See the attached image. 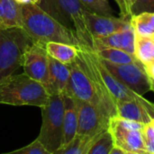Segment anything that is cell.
Listing matches in <instances>:
<instances>
[{
	"label": "cell",
	"instance_id": "16",
	"mask_svg": "<svg viewBox=\"0 0 154 154\" xmlns=\"http://www.w3.org/2000/svg\"><path fill=\"white\" fill-rule=\"evenodd\" d=\"M63 141L62 146L69 143L77 134L78 130V103L69 95L63 93Z\"/></svg>",
	"mask_w": 154,
	"mask_h": 154
},
{
	"label": "cell",
	"instance_id": "28",
	"mask_svg": "<svg viewBox=\"0 0 154 154\" xmlns=\"http://www.w3.org/2000/svg\"><path fill=\"white\" fill-rule=\"evenodd\" d=\"M120 10L121 17L130 19L133 15L132 11V0H115Z\"/></svg>",
	"mask_w": 154,
	"mask_h": 154
},
{
	"label": "cell",
	"instance_id": "20",
	"mask_svg": "<svg viewBox=\"0 0 154 154\" xmlns=\"http://www.w3.org/2000/svg\"><path fill=\"white\" fill-rule=\"evenodd\" d=\"M134 55L143 64L154 60V36H142L135 33Z\"/></svg>",
	"mask_w": 154,
	"mask_h": 154
},
{
	"label": "cell",
	"instance_id": "29",
	"mask_svg": "<svg viewBox=\"0 0 154 154\" xmlns=\"http://www.w3.org/2000/svg\"><path fill=\"white\" fill-rule=\"evenodd\" d=\"M143 65L145 71L148 74L149 78L152 80H154V60L145 63V64H143Z\"/></svg>",
	"mask_w": 154,
	"mask_h": 154
},
{
	"label": "cell",
	"instance_id": "4",
	"mask_svg": "<svg viewBox=\"0 0 154 154\" xmlns=\"http://www.w3.org/2000/svg\"><path fill=\"white\" fill-rule=\"evenodd\" d=\"M32 43L22 27L0 28V81L22 67L23 55Z\"/></svg>",
	"mask_w": 154,
	"mask_h": 154
},
{
	"label": "cell",
	"instance_id": "25",
	"mask_svg": "<svg viewBox=\"0 0 154 154\" xmlns=\"http://www.w3.org/2000/svg\"><path fill=\"white\" fill-rule=\"evenodd\" d=\"M9 154H51L44 145L36 138L32 143L18 150L12 151Z\"/></svg>",
	"mask_w": 154,
	"mask_h": 154
},
{
	"label": "cell",
	"instance_id": "35",
	"mask_svg": "<svg viewBox=\"0 0 154 154\" xmlns=\"http://www.w3.org/2000/svg\"><path fill=\"white\" fill-rule=\"evenodd\" d=\"M0 28H2V23H1V18H0Z\"/></svg>",
	"mask_w": 154,
	"mask_h": 154
},
{
	"label": "cell",
	"instance_id": "5",
	"mask_svg": "<svg viewBox=\"0 0 154 154\" xmlns=\"http://www.w3.org/2000/svg\"><path fill=\"white\" fill-rule=\"evenodd\" d=\"M64 104L62 94L50 96L46 105L42 107V123L37 139L51 154L62 146Z\"/></svg>",
	"mask_w": 154,
	"mask_h": 154
},
{
	"label": "cell",
	"instance_id": "12",
	"mask_svg": "<svg viewBox=\"0 0 154 154\" xmlns=\"http://www.w3.org/2000/svg\"><path fill=\"white\" fill-rule=\"evenodd\" d=\"M96 53V52H95ZM97 57V68L99 69V72L101 74V77L108 88L109 92L113 96L116 102H121V101H130V100H138L141 102H143L145 104H152L151 101L146 99L143 96H141L134 91L128 88L126 86H125L123 83H121L117 79H116L110 71L105 67V65L102 63L100 58L96 54Z\"/></svg>",
	"mask_w": 154,
	"mask_h": 154
},
{
	"label": "cell",
	"instance_id": "31",
	"mask_svg": "<svg viewBox=\"0 0 154 154\" xmlns=\"http://www.w3.org/2000/svg\"><path fill=\"white\" fill-rule=\"evenodd\" d=\"M19 4H27V3H32V0H16Z\"/></svg>",
	"mask_w": 154,
	"mask_h": 154
},
{
	"label": "cell",
	"instance_id": "15",
	"mask_svg": "<svg viewBox=\"0 0 154 154\" xmlns=\"http://www.w3.org/2000/svg\"><path fill=\"white\" fill-rule=\"evenodd\" d=\"M70 76L69 64L62 63L49 56V83L47 90L50 95L63 94Z\"/></svg>",
	"mask_w": 154,
	"mask_h": 154
},
{
	"label": "cell",
	"instance_id": "32",
	"mask_svg": "<svg viewBox=\"0 0 154 154\" xmlns=\"http://www.w3.org/2000/svg\"><path fill=\"white\" fill-rule=\"evenodd\" d=\"M151 84H152V88H151V91H153L154 92V80L151 79Z\"/></svg>",
	"mask_w": 154,
	"mask_h": 154
},
{
	"label": "cell",
	"instance_id": "6",
	"mask_svg": "<svg viewBox=\"0 0 154 154\" xmlns=\"http://www.w3.org/2000/svg\"><path fill=\"white\" fill-rule=\"evenodd\" d=\"M100 60L110 73L131 90L141 96L151 91V79L143 63H113Z\"/></svg>",
	"mask_w": 154,
	"mask_h": 154
},
{
	"label": "cell",
	"instance_id": "30",
	"mask_svg": "<svg viewBox=\"0 0 154 154\" xmlns=\"http://www.w3.org/2000/svg\"><path fill=\"white\" fill-rule=\"evenodd\" d=\"M109 154H127V153H126V152H125V151H124L122 148H120V147H118V146L114 145V147L112 148V150H111V152H110V153Z\"/></svg>",
	"mask_w": 154,
	"mask_h": 154
},
{
	"label": "cell",
	"instance_id": "23",
	"mask_svg": "<svg viewBox=\"0 0 154 154\" xmlns=\"http://www.w3.org/2000/svg\"><path fill=\"white\" fill-rule=\"evenodd\" d=\"M91 140V138L76 134L69 143L61 146L54 154H87Z\"/></svg>",
	"mask_w": 154,
	"mask_h": 154
},
{
	"label": "cell",
	"instance_id": "11",
	"mask_svg": "<svg viewBox=\"0 0 154 154\" xmlns=\"http://www.w3.org/2000/svg\"><path fill=\"white\" fill-rule=\"evenodd\" d=\"M85 18L93 39L105 37L131 26L130 19L116 16H106L87 10Z\"/></svg>",
	"mask_w": 154,
	"mask_h": 154
},
{
	"label": "cell",
	"instance_id": "27",
	"mask_svg": "<svg viewBox=\"0 0 154 154\" xmlns=\"http://www.w3.org/2000/svg\"><path fill=\"white\" fill-rule=\"evenodd\" d=\"M143 134L144 137L145 149L147 153L154 154V126L152 123L145 125Z\"/></svg>",
	"mask_w": 154,
	"mask_h": 154
},
{
	"label": "cell",
	"instance_id": "33",
	"mask_svg": "<svg viewBox=\"0 0 154 154\" xmlns=\"http://www.w3.org/2000/svg\"><path fill=\"white\" fill-rule=\"evenodd\" d=\"M32 3H34V4L40 5V3H41V0H32Z\"/></svg>",
	"mask_w": 154,
	"mask_h": 154
},
{
	"label": "cell",
	"instance_id": "7",
	"mask_svg": "<svg viewBox=\"0 0 154 154\" xmlns=\"http://www.w3.org/2000/svg\"><path fill=\"white\" fill-rule=\"evenodd\" d=\"M69 65L70 69V76L64 93L69 95L75 99L93 104L100 107L106 114L97 94L94 83L84 69L79 55L77 59Z\"/></svg>",
	"mask_w": 154,
	"mask_h": 154
},
{
	"label": "cell",
	"instance_id": "19",
	"mask_svg": "<svg viewBox=\"0 0 154 154\" xmlns=\"http://www.w3.org/2000/svg\"><path fill=\"white\" fill-rule=\"evenodd\" d=\"M102 60L113 63H142L134 54L113 47H97L94 51Z\"/></svg>",
	"mask_w": 154,
	"mask_h": 154
},
{
	"label": "cell",
	"instance_id": "9",
	"mask_svg": "<svg viewBox=\"0 0 154 154\" xmlns=\"http://www.w3.org/2000/svg\"><path fill=\"white\" fill-rule=\"evenodd\" d=\"M22 67L23 73L42 84L47 89L49 83V55L44 45L33 42L23 55Z\"/></svg>",
	"mask_w": 154,
	"mask_h": 154
},
{
	"label": "cell",
	"instance_id": "3",
	"mask_svg": "<svg viewBox=\"0 0 154 154\" xmlns=\"http://www.w3.org/2000/svg\"><path fill=\"white\" fill-rule=\"evenodd\" d=\"M42 1V0H41ZM42 8L67 27L74 30L80 47L94 51V39L88 28L85 12L88 10L80 0H44Z\"/></svg>",
	"mask_w": 154,
	"mask_h": 154
},
{
	"label": "cell",
	"instance_id": "34",
	"mask_svg": "<svg viewBox=\"0 0 154 154\" xmlns=\"http://www.w3.org/2000/svg\"><path fill=\"white\" fill-rule=\"evenodd\" d=\"M151 123H152V125H153V126H154V118H153V119H152V121Z\"/></svg>",
	"mask_w": 154,
	"mask_h": 154
},
{
	"label": "cell",
	"instance_id": "21",
	"mask_svg": "<svg viewBox=\"0 0 154 154\" xmlns=\"http://www.w3.org/2000/svg\"><path fill=\"white\" fill-rule=\"evenodd\" d=\"M130 22L136 34L154 36V12H145L133 15Z\"/></svg>",
	"mask_w": 154,
	"mask_h": 154
},
{
	"label": "cell",
	"instance_id": "14",
	"mask_svg": "<svg viewBox=\"0 0 154 154\" xmlns=\"http://www.w3.org/2000/svg\"><path fill=\"white\" fill-rule=\"evenodd\" d=\"M94 44L95 49L97 47H113L134 54L135 32L131 25L122 31L114 32L110 35L95 39Z\"/></svg>",
	"mask_w": 154,
	"mask_h": 154
},
{
	"label": "cell",
	"instance_id": "2",
	"mask_svg": "<svg viewBox=\"0 0 154 154\" xmlns=\"http://www.w3.org/2000/svg\"><path fill=\"white\" fill-rule=\"evenodd\" d=\"M50 96L42 84L25 73L11 75L0 81V104L3 105L33 106L42 108Z\"/></svg>",
	"mask_w": 154,
	"mask_h": 154
},
{
	"label": "cell",
	"instance_id": "22",
	"mask_svg": "<svg viewBox=\"0 0 154 154\" xmlns=\"http://www.w3.org/2000/svg\"><path fill=\"white\" fill-rule=\"evenodd\" d=\"M114 145L112 134L106 129L91 140L87 154H109Z\"/></svg>",
	"mask_w": 154,
	"mask_h": 154
},
{
	"label": "cell",
	"instance_id": "17",
	"mask_svg": "<svg viewBox=\"0 0 154 154\" xmlns=\"http://www.w3.org/2000/svg\"><path fill=\"white\" fill-rule=\"evenodd\" d=\"M2 28L22 27L21 4L16 0H0Z\"/></svg>",
	"mask_w": 154,
	"mask_h": 154
},
{
	"label": "cell",
	"instance_id": "13",
	"mask_svg": "<svg viewBox=\"0 0 154 154\" xmlns=\"http://www.w3.org/2000/svg\"><path fill=\"white\" fill-rule=\"evenodd\" d=\"M116 116L147 125L154 118V104H145L138 100L117 102Z\"/></svg>",
	"mask_w": 154,
	"mask_h": 154
},
{
	"label": "cell",
	"instance_id": "8",
	"mask_svg": "<svg viewBox=\"0 0 154 154\" xmlns=\"http://www.w3.org/2000/svg\"><path fill=\"white\" fill-rule=\"evenodd\" d=\"M76 100L78 103L77 134L93 139L108 129L110 117L100 107L88 102Z\"/></svg>",
	"mask_w": 154,
	"mask_h": 154
},
{
	"label": "cell",
	"instance_id": "10",
	"mask_svg": "<svg viewBox=\"0 0 154 154\" xmlns=\"http://www.w3.org/2000/svg\"><path fill=\"white\" fill-rule=\"evenodd\" d=\"M108 130L115 145L122 148L127 154H147L143 131L127 129L120 125L114 117L109 120Z\"/></svg>",
	"mask_w": 154,
	"mask_h": 154
},
{
	"label": "cell",
	"instance_id": "24",
	"mask_svg": "<svg viewBox=\"0 0 154 154\" xmlns=\"http://www.w3.org/2000/svg\"><path fill=\"white\" fill-rule=\"evenodd\" d=\"M88 11L106 16H114V10L109 0H80Z\"/></svg>",
	"mask_w": 154,
	"mask_h": 154
},
{
	"label": "cell",
	"instance_id": "26",
	"mask_svg": "<svg viewBox=\"0 0 154 154\" xmlns=\"http://www.w3.org/2000/svg\"><path fill=\"white\" fill-rule=\"evenodd\" d=\"M132 11L133 15L145 12H154V0H132Z\"/></svg>",
	"mask_w": 154,
	"mask_h": 154
},
{
	"label": "cell",
	"instance_id": "18",
	"mask_svg": "<svg viewBox=\"0 0 154 154\" xmlns=\"http://www.w3.org/2000/svg\"><path fill=\"white\" fill-rule=\"evenodd\" d=\"M45 50L51 58L62 63L70 64L77 59L79 48L69 43L50 42L46 43Z\"/></svg>",
	"mask_w": 154,
	"mask_h": 154
},
{
	"label": "cell",
	"instance_id": "1",
	"mask_svg": "<svg viewBox=\"0 0 154 154\" xmlns=\"http://www.w3.org/2000/svg\"><path fill=\"white\" fill-rule=\"evenodd\" d=\"M22 28L33 42L42 45L50 42L69 43L80 47L74 30L67 27L59 20L34 3L21 4Z\"/></svg>",
	"mask_w": 154,
	"mask_h": 154
}]
</instances>
